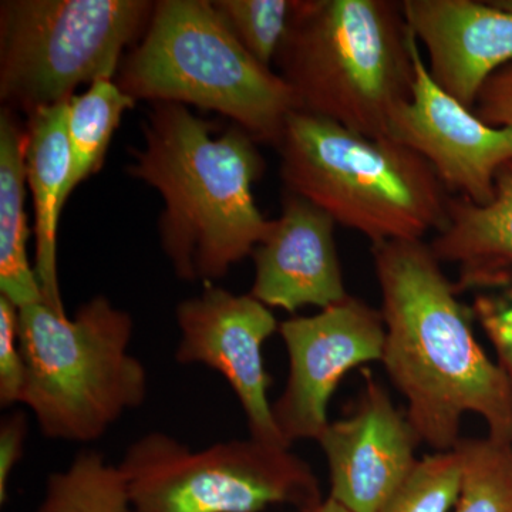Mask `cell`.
Instances as JSON below:
<instances>
[{"instance_id": "obj_24", "label": "cell", "mask_w": 512, "mask_h": 512, "mask_svg": "<svg viewBox=\"0 0 512 512\" xmlns=\"http://www.w3.org/2000/svg\"><path fill=\"white\" fill-rule=\"evenodd\" d=\"M25 386V359L19 336V308L0 295V404H20Z\"/></svg>"}, {"instance_id": "obj_20", "label": "cell", "mask_w": 512, "mask_h": 512, "mask_svg": "<svg viewBox=\"0 0 512 512\" xmlns=\"http://www.w3.org/2000/svg\"><path fill=\"white\" fill-rule=\"evenodd\" d=\"M464 477L454 512H512V444L461 439Z\"/></svg>"}, {"instance_id": "obj_8", "label": "cell", "mask_w": 512, "mask_h": 512, "mask_svg": "<svg viewBox=\"0 0 512 512\" xmlns=\"http://www.w3.org/2000/svg\"><path fill=\"white\" fill-rule=\"evenodd\" d=\"M119 470L137 512H262L323 503L318 477L291 447L249 437L192 450L153 431L127 448Z\"/></svg>"}, {"instance_id": "obj_17", "label": "cell", "mask_w": 512, "mask_h": 512, "mask_svg": "<svg viewBox=\"0 0 512 512\" xmlns=\"http://www.w3.org/2000/svg\"><path fill=\"white\" fill-rule=\"evenodd\" d=\"M28 128L15 111L0 110V295L23 308L43 302L30 266L25 212Z\"/></svg>"}, {"instance_id": "obj_10", "label": "cell", "mask_w": 512, "mask_h": 512, "mask_svg": "<svg viewBox=\"0 0 512 512\" xmlns=\"http://www.w3.org/2000/svg\"><path fill=\"white\" fill-rule=\"evenodd\" d=\"M180 342L175 360L220 373L238 397L252 439L289 447L276 427L268 400L271 377L262 348L278 332L271 308L249 295H235L214 284L175 309Z\"/></svg>"}, {"instance_id": "obj_15", "label": "cell", "mask_w": 512, "mask_h": 512, "mask_svg": "<svg viewBox=\"0 0 512 512\" xmlns=\"http://www.w3.org/2000/svg\"><path fill=\"white\" fill-rule=\"evenodd\" d=\"M429 245L440 262L457 264L460 293L504 281L512 272V161L498 171L488 204L451 197L447 225Z\"/></svg>"}, {"instance_id": "obj_2", "label": "cell", "mask_w": 512, "mask_h": 512, "mask_svg": "<svg viewBox=\"0 0 512 512\" xmlns=\"http://www.w3.org/2000/svg\"><path fill=\"white\" fill-rule=\"evenodd\" d=\"M217 124L183 104L153 103L143 123L144 147L131 148L128 174L160 192L161 247L178 279L212 284L252 255L268 232L252 185L264 157L247 131Z\"/></svg>"}, {"instance_id": "obj_21", "label": "cell", "mask_w": 512, "mask_h": 512, "mask_svg": "<svg viewBox=\"0 0 512 512\" xmlns=\"http://www.w3.org/2000/svg\"><path fill=\"white\" fill-rule=\"evenodd\" d=\"M463 458L457 448L417 460L379 512H450L463 487Z\"/></svg>"}, {"instance_id": "obj_23", "label": "cell", "mask_w": 512, "mask_h": 512, "mask_svg": "<svg viewBox=\"0 0 512 512\" xmlns=\"http://www.w3.org/2000/svg\"><path fill=\"white\" fill-rule=\"evenodd\" d=\"M470 311L494 346L512 390V272L503 284L478 292Z\"/></svg>"}, {"instance_id": "obj_4", "label": "cell", "mask_w": 512, "mask_h": 512, "mask_svg": "<svg viewBox=\"0 0 512 512\" xmlns=\"http://www.w3.org/2000/svg\"><path fill=\"white\" fill-rule=\"evenodd\" d=\"M275 148L286 191L372 245L423 241L447 225L450 192L423 157L392 138L292 111Z\"/></svg>"}, {"instance_id": "obj_11", "label": "cell", "mask_w": 512, "mask_h": 512, "mask_svg": "<svg viewBox=\"0 0 512 512\" xmlns=\"http://www.w3.org/2000/svg\"><path fill=\"white\" fill-rule=\"evenodd\" d=\"M412 97L394 111L389 138L419 154L448 192L477 205L494 197L495 177L512 161V131L488 126L431 79L419 42Z\"/></svg>"}, {"instance_id": "obj_25", "label": "cell", "mask_w": 512, "mask_h": 512, "mask_svg": "<svg viewBox=\"0 0 512 512\" xmlns=\"http://www.w3.org/2000/svg\"><path fill=\"white\" fill-rule=\"evenodd\" d=\"M473 111L488 126L512 131V62L484 83Z\"/></svg>"}, {"instance_id": "obj_26", "label": "cell", "mask_w": 512, "mask_h": 512, "mask_svg": "<svg viewBox=\"0 0 512 512\" xmlns=\"http://www.w3.org/2000/svg\"><path fill=\"white\" fill-rule=\"evenodd\" d=\"M26 434H28V421L25 414L15 413L2 420V426H0V503L2 504L8 501L10 477L22 460Z\"/></svg>"}, {"instance_id": "obj_3", "label": "cell", "mask_w": 512, "mask_h": 512, "mask_svg": "<svg viewBox=\"0 0 512 512\" xmlns=\"http://www.w3.org/2000/svg\"><path fill=\"white\" fill-rule=\"evenodd\" d=\"M416 43L402 2L296 0L275 63L296 111L386 138L412 97Z\"/></svg>"}, {"instance_id": "obj_18", "label": "cell", "mask_w": 512, "mask_h": 512, "mask_svg": "<svg viewBox=\"0 0 512 512\" xmlns=\"http://www.w3.org/2000/svg\"><path fill=\"white\" fill-rule=\"evenodd\" d=\"M137 101L109 79L97 80L89 89L69 100L67 140L70 170L64 190V204L83 181L99 173L121 117Z\"/></svg>"}, {"instance_id": "obj_13", "label": "cell", "mask_w": 512, "mask_h": 512, "mask_svg": "<svg viewBox=\"0 0 512 512\" xmlns=\"http://www.w3.org/2000/svg\"><path fill=\"white\" fill-rule=\"evenodd\" d=\"M402 10L431 79L473 110L484 83L512 62V0H404Z\"/></svg>"}, {"instance_id": "obj_1", "label": "cell", "mask_w": 512, "mask_h": 512, "mask_svg": "<svg viewBox=\"0 0 512 512\" xmlns=\"http://www.w3.org/2000/svg\"><path fill=\"white\" fill-rule=\"evenodd\" d=\"M386 342L382 365L407 400L421 443L453 450L464 414H478L488 437L512 444V390L471 329L441 262L424 241L372 245Z\"/></svg>"}, {"instance_id": "obj_14", "label": "cell", "mask_w": 512, "mask_h": 512, "mask_svg": "<svg viewBox=\"0 0 512 512\" xmlns=\"http://www.w3.org/2000/svg\"><path fill=\"white\" fill-rule=\"evenodd\" d=\"M336 222L312 202L285 191L281 217L252 252L251 295L268 308L295 313L320 311L345 301L342 265L335 241Z\"/></svg>"}, {"instance_id": "obj_16", "label": "cell", "mask_w": 512, "mask_h": 512, "mask_svg": "<svg viewBox=\"0 0 512 512\" xmlns=\"http://www.w3.org/2000/svg\"><path fill=\"white\" fill-rule=\"evenodd\" d=\"M69 101L46 107L28 117L26 181L35 211V272L43 302L66 315L57 275V225L64 208L70 170L67 140Z\"/></svg>"}, {"instance_id": "obj_19", "label": "cell", "mask_w": 512, "mask_h": 512, "mask_svg": "<svg viewBox=\"0 0 512 512\" xmlns=\"http://www.w3.org/2000/svg\"><path fill=\"white\" fill-rule=\"evenodd\" d=\"M40 512H137L119 466L103 454L83 450L63 471L47 478Z\"/></svg>"}, {"instance_id": "obj_9", "label": "cell", "mask_w": 512, "mask_h": 512, "mask_svg": "<svg viewBox=\"0 0 512 512\" xmlns=\"http://www.w3.org/2000/svg\"><path fill=\"white\" fill-rule=\"evenodd\" d=\"M278 332L289 373L284 392L272 404L276 427L289 447L295 441H318L329 426V402L343 377L357 366L382 362V313L349 295L316 315L284 320Z\"/></svg>"}, {"instance_id": "obj_6", "label": "cell", "mask_w": 512, "mask_h": 512, "mask_svg": "<svg viewBox=\"0 0 512 512\" xmlns=\"http://www.w3.org/2000/svg\"><path fill=\"white\" fill-rule=\"evenodd\" d=\"M117 84L134 100L217 111L276 146L296 111L288 84L239 43L210 0H158Z\"/></svg>"}, {"instance_id": "obj_27", "label": "cell", "mask_w": 512, "mask_h": 512, "mask_svg": "<svg viewBox=\"0 0 512 512\" xmlns=\"http://www.w3.org/2000/svg\"><path fill=\"white\" fill-rule=\"evenodd\" d=\"M311 512H350L349 510H346L345 507H342V505L336 503V501L330 500V498H326V500H323V503L319 505V507H316L315 510Z\"/></svg>"}, {"instance_id": "obj_7", "label": "cell", "mask_w": 512, "mask_h": 512, "mask_svg": "<svg viewBox=\"0 0 512 512\" xmlns=\"http://www.w3.org/2000/svg\"><path fill=\"white\" fill-rule=\"evenodd\" d=\"M148 0L0 2V101L32 116L66 103L80 84L113 80L146 32Z\"/></svg>"}, {"instance_id": "obj_22", "label": "cell", "mask_w": 512, "mask_h": 512, "mask_svg": "<svg viewBox=\"0 0 512 512\" xmlns=\"http://www.w3.org/2000/svg\"><path fill=\"white\" fill-rule=\"evenodd\" d=\"M296 0H212L249 55L271 69L284 42Z\"/></svg>"}, {"instance_id": "obj_28", "label": "cell", "mask_w": 512, "mask_h": 512, "mask_svg": "<svg viewBox=\"0 0 512 512\" xmlns=\"http://www.w3.org/2000/svg\"><path fill=\"white\" fill-rule=\"evenodd\" d=\"M36 512H40L39 510H37Z\"/></svg>"}, {"instance_id": "obj_5", "label": "cell", "mask_w": 512, "mask_h": 512, "mask_svg": "<svg viewBox=\"0 0 512 512\" xmlns=\"http://www.w3.org/2000/svg\"><path fill=\"white\" fill-rule=\"evenodd\" d=\"M134 322L106 296L84 302L73 318L45 302L19 308L25 359L20 404L49 440L93 443L148 393L146 366L131 355Z\"/></svg>"}, {"instance_id": "obj_12", "label": "cell", "mask_w": 512, "mask_h": 512, "mask_svg": "<svg viewBox=\"0 0 512 512\" xmlns=\"http://www.w3.org/2000/svg\"><path fill=\"white\" fill-rule=\"evenodd\" d=\"M356 409L319 437L330 474V500L350 512H379L410 473L421 443L389 393L366 373Z\"/></svg>"}]
</instances>
